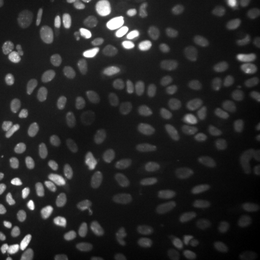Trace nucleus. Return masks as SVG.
Here are the masks:
<instances>
[{"instance_id": "obj_1", "label": "nucleus", "mask_w": 260, "mask_h": 260, "mask_svg": "<svg viewBox=\"0 0 260 260\" xmlns=\"http://www.w3.org/2000/svg\"><path fill=\"white\" fill-rule=\"evenodd\" d=\"M67 29L60 21L48 19L38 27L35 44L39 52L45 57L56 55L65 44Z\"/></svg>"}, {"instance_id": "obj_2", "label": "nucleus", "mask_w": 260, "mask_h": 260, "mask_svg": "<svg viewBox=\"0 0 260 260\" xmlns=\"http://www.w3.org/2000/svg\"><path fill=\"white\" fill-rule=\"evenodd\" d=\"M191 18L196 28L205 33L218 30L223 23L222 10L215 0L197 2L191 12Z\"/></svg>"}, {"instance_id": "obj_3", "label": "nucleus", "mask_w": 260, "mask_h": 260, "mask_svg": "<svg viewBox=\"0 0 260 260\" xmlns=\"http://www.w3.org/2000/svg\"><path fill=\"white\" fill-rule=\"evenodd\" d=\"M80 73L85 82L93 88H102L107 81V65L95 51L85 52L80 59Z\"/></svg>"}, {"instance_id": "obj_4", "label": "nucleus", "mask_w": 260, "mask_h": 260, "mask_svg": "<svg viewBox=\"0 0 260 260\" xmlns=\"http://www.w3.org/2000/svg\"><path fill=\"white\" fill-rule=\"evenodd\" d=\"M161 237L163 245L168 250L181 251L190 240L191 229L189 224L183 221L172 222L164 226Z\"/></svg>"}, {"instance_id": "obj_5", "label": "nucleus", "mask_w": 260, "mask_h": 260, "mask_svg": "<svg viewBox=\"0 0 260 260\" xmlns=\"http://www.w3.org/2000/svg\"><path fill=\"white\" fill-rule=\"evenodd\" d=\"M248 47V36L246 33H235L225 36L213 47L214 55L221 60H230L242 53Z\"/></svg>"}, {"instance_id": "obj_6", "label": "nucleus", "mask_w": 260, "mask_h": 260, "mask_svg": "<svg viewBox=\"0 0 260 260\" xmlns=\"http://www.w3.org/2000/svg\"><path fill=\"white\" fill-rule=\"evenodd\" d=\"M173 191L178 202L186 207H196L201 203V196L198 189L187 181L174 182Z\"/></svg>"}, {"instance_id": "obj_7", "label": "nucleus", "mask_w": 260, "mask_h": 260, "mask_svg": "<svg viewBox=\"0 0 260 260\" xmlns=\"http://www.w3.org/2000/svg\"><path fill=\"white\" fill-rule=\"evenodd\" d=\"M168 49L179 56H186L191 54L196 47V41L194 37L186 31H180L176 33L167 43Z\"/></svg>"}, {"instance_id": "obj_8", "label": "nucleus", "mask_w": 260, "mask_h": 260, "mask_svg": "<svg viewBox=\"0 0 260 260\" xmlns=\"http://www.w3.org/2000/svg\"><path fill=\"white\" fill-rule=\"evenodd\" d=\"M111 145L106 140H96L92 142L84 150L83 161L85 164L93 166L103 162L109 155Z\"/></svg>"}, {"instance_id": "obj_9", "label": "nucleus", "mask_w": 260, "mask_h": 260, "mask_svg": "<svg viewBox=\"0 0 260 260\" xmlns=\"http://www.w3.org/2000/svg\"><path fill=\"white\" fill-rule=\"evenodd\" d=\"M235 103V99L231 93L223 90H215L206 99L205 106L210 111L225 113L233 109Z\"/></svg>"}, {"instance_id": "obj_10", "label": "nucleus", "mask_w": 260, "mask_h": 260, "mask_svg": "<svg viewBox=\"0 0 260 260\" xmlns=\"http://www.w3.org/2000/svg\"><path fill=\"white\" fill-rule=\"evenodd\" d=\"M132 242L136 252L140 255L149 254L152 248L149 229L144 223H137L132 231Z\"/></svg>"}, {"instance_id": "obj_11", "label": "nucleus", "mask_w": 260, "mask_h": 260, "mask_svg": "<svg viewBox=\"0 0 260 260\" xmlns=\"http://www.w3.org/2000/svg\"><path fill=\"white\" fill-rule=\"evenodd\" d=\"M28 96L27 87L19 81L10 84L4 93L6 106L11 109H17L25 103Z\"/></svg>"}, {"instance_id": "obj_12", "label": "nucleus", "mask_w": 260, "mask_h": 260, "mask_svg": "<svg viewBox=\"0 0 260 260\" xmlns=\"http://www.w3.org/2000/svg\"><path fill=\"white\" fill-rule=\"evenodd\" d=\"M241 140L233 132H222L215 134L206 141V147L214 151H224L233 149L240 144Z\"/></svg>"}, {"instance_id": "obj_13", "label": "nucleus", "mask_w": 260, "mask_h": 260, "mask_svg": "<svg viewBox=\"0 0 260 260\" xmlns=\"http://www.w3.org/2000/svg\"><path fill=\"white\" fill-rule=\"evenodd\" d=\"M155 132L161 146L165 149H173L176 143V129L172 120L162 118L155 124Z\"/></svg>"}, {"instance_id": "obj_14", "label": "nucleus", "mask_w": 260, "mask_h": 260, "mask_svg": "<svg viewBox=\"0 0 260 260\" xmlns=\"http://www.w3.org/2000/svg\"><path fill=\"white\" fill-rule=\"evenodd\" d=\"M95 181L90 174H83L78 177L75 184V195L81 204H87L93 200Z\"/></svg>"}, {"instance_id": "obj_15", "label": "nucleus", "mask_w": 260, "mask_h": 260, "mask_svg": "<svg viewBox=\"0 0 260 260\" xmlns=\"http://www.w3.org/2000/svg\"><path fill=\"white\" fill-rule=\"evenodd\" d=\"M75 170V161L72 158H63L56 164L53 174V184L56 189L61 190L65 186Z\"/></svg>"}, {"instance_id": "obj_16", "label": "nucleus", "mask_w": 260, "mask_h": 260, "mask_svg": "<svg viewBox=\"0 0 260 260\" xmlns=\"http://www.w3.org/2000/svg\"><path fill=\"white\" fill-rule=\"evenodd\" d=\"M126 144L130 151L137 157H148L151 152V145L148 138L140 132H131Z\"/></svg>"}, {"instance_id": "obj_17", "label": "nucleus", "mask_w": 260, "mask_h": 260, "mask_svg": "<svg viewBox=\"0 0 260 260\" xmlns=\"http://www.w3.org/2000/svg\"><path fill=\"white\" fill-rule=\"evenodd\" d=\"M239 223L247 231L257 229L260 225L259 204L244 205L239 214Z\"/></svg>"}, {"instance_id": "obj_18", "label": "nucleus", "mask_w": 260, "mask_h": 260, "mask_svg": "<svg viewBox=\"0 0 260 260\" xmlns=\"http://www.w3.org/2000/svg\"><path fill=\"white\" fill-rule=\"evenodd\" d=\"M217 200L223 212L233 214L238 208V198L232 187L222 185L217 191Z\"/></svg>"}, {"instance_id": "obj_19", "label": "nucleus", "mask_w": 260, "mask_h": 260, "mask_svg": "<svg viewBox=\"0 0 260 260\" xmlns=\"http://www.w3.org/2000/svg\"><path fill=\"white\" fill-rule=\"evenodd\" d=\"M21 219L29 226L34 225L42 214V204L35 197L27 198L21 205Z\"/></svg>"}, {"instance_id": "obj_20", "label": "nucleus", "mask_w": 260, "mask_h": 260, "mask_svg": "<svg viewBox=\"0 0 260 260\" xmlns=\"http://www.w3.org/2000/svg\"><path fill=\"white\" fill-rule=\"evenodd\" d=\"M199 103V96L196 94H190L182 99H178L174 102L168 103L166 111L174 116H184L189 114Z\"/></svg>"}, {"instance_id": "obj_21", "label": "nucleus", "mask_w": 260, "mask_h": 260, "mask_svg": "<svg viewBox=\"0 0 260 260\" xmlns=\"http://www.w3.org/2000/svg\"><path fill=\"white\" fill-rule=\"evenodd\" d=\"M143 35L139 28L129 26L125 30V46L131 57L137 58L143 51Z\"/></svg>"}, {"instance_id": "obj_22", "label": "nucleus", "mask_w": 260, "mask_h": 260, "mask_svg": "<svg viewBox=\"0 0 260 260\" xmlns=\"http://www.w3.org/2000/svg\"><path fill=\"white\" fill-rule=\"evenodd\" d=\"M17 117L22 123L28 126H36L42 121L41 112L32 103H24L18 108Z\"/></svg>"}, {"instance_id": "obj_23", "label": "nucleus", "mask_w": 260, "mask_h": 260, "mask_svg": "<svg viewBox=\"0 0 260 260\" xmlns=\"http://www.w3.org/2000/svg\"><path fill=\"white\" fill-rule=\"evenodd\" d=\"M101 121L103 127L111 133H118L123 125V116L117 108H109L103 112Z\"/></svg>"}, {"instance_id": "obj_24", "label": "nucleus", "mask_w": 260, "mask_h": 260, "mask_svg": "<svg viewBox=\"0 0 260 260\" xmlns=\"http://www.w3.org/2000/svg\"><path fill=\"white\" fill-rule=\"evenodd\" d=\"M172 205L168 197L162 193L154 194L151 199V215L154 219H164L171 212Z\"/></svg>"}, {"instance_id": "obj_25", "label": "nucleus", "mask_w": 260, "mask_h": 260, "mask_svg": "<svg viewBox=\"0 0 260 260\" xmlns=\"http://www.w3.org/2000/svg\"><path fill=\"white\" fill-rule=\"evenodd\" d=\"M225 173L234 179H245L250 175V168L243 158H233L225 165Z\"/></svg>"}, {"instance_id": "obj_26", "label": "nucleus", "mask_w": 260, "mask_h": 260, "mask_svg": "<svg viewBox=\"0 0 260 260\" xmlns=\"http://www.w3.org/2000/svg\"><path fill=\"white\" fill-rule=\"evenodd\" d=\"M133 202V196L128 192H122L118 196L114 205V211L117 218L121 220L126 219L129 216Z\"/></svg>"}, {"instance_id": "obj_27", "label": "nucleus", "mask_w": 260, "mask_h": 260, "mask_svg": "<svg viewBox=\"0 0 260 260\" xmlns=\"http://www.w3.org/2000/svg\"><path fill=\"white\" fill-rule=\"evenodd\" d=\"M159 66L160 70L171 77H179L183 74V67L181 63L172 57L161 56L159 58Z\"/></svg>"}, {"instance_id": "obj_28", "label": "nucleus", "mask_w": 260, "mask_h": 260, "mask_svg": "<svg viewBox=\"0 0 260 260\" xmlns=\"http://www.w3.org/2000/svg\"><path fill=\"white\" fill-rule=\"evenodd\" d=\"M256 60H257V57L254 53L252 52L245 53L240 56L236 61H234L231 70L233 75H243L252 68V66L255 64Z\"/></svg>"}, {"instance_id": "obj_29", "label": "nucleus", "mask_w": 260, "mask_h": 260, "mask_svg": "<svg viewBox=\"0 0 260 260\" xmlns=\"http://www.w3.org/2000/svg\"><path fill=\"white\" fill-rule=\"evenodd\" d=\"M11 165L16 171H24L29 164L27 151L21 147H18L12 150L10 155Z\"/></svg>"}, {"instance_id": "obj_30", "label": "nucleus", "mask_w": 260, "mask_h": 260, "mask_svg": "<svg viewBox=\"0 0 260 260\" xmlns=\"http://www.w3.org/2000/svg\"><path fill=\"white\" fill-rule=\"evenodd\" d=\"M147 11L149 16L153 19H168L171 16V11L159 0H151V2L147 6Z\"/></svg>"}, {"instance_id": "obj_31", "label": "nucleus", "mask_w": 260, "mask_h": 260, "mask_svg": "<svg viewBox=\"0 0 260 260\" xmlns=\"http://www.w3.org/2000/svg\"><path fill=\"white\" fill-rule=\"evenodd\" d=\"M85 27H86V19H85V17L81 16L77 19V21L75 23V36H74L73 44H72L73 51H75V52H77L82 45Z\"/></svg>"}, {"instance_id": "obj_32", "label": "nucleus", "mask_w": 260, "mask_h": 260, "mask_svg": "<svg viewBox=\"0 0 260 260\" xmlns=\"http://www.w3.org/2000/svg\"><path fill=\"white\" fill-rule=\"evenodd\" d=\"M25 251V245L23 243L10 242L5 247L4 256L6 260H18Z\"/></svg>"}, {"instance_id": "obj_33", "label": "nucleus", "mask_w": 260, "mask_h": 260, "mask_svg": "<svg viewBox=\"0 0 260 260\" xmlns=\"http://www.w3.org/2000/svg\"><path fill=\"white\" fill-rule=\"evenodd\" d=\"M208 83V79L204 75H195L187 79L183 83V88L187 92L201 91Z\"/></svg>"}, {"instance_id": "obj_34", "label": "nucleus", "mask_w": 260, "mask_h": 260, "mask_svg": "<svg viewBox=\"0 0 260 260\" xmlns=\"http://www.w3.org/2000/svg\"><path fill=\"white\" fill-rule=\"evenodd\" d=\"M109 53L110 55L119 56L121 53V37L120 32L118 31H114L112 32L110 37H109Z\"/></svg>"}, {"instance_id": "obj_35", "label": "nucleus", "mask_w": 260, "mask_h": 260, "mask_svg": "<svg viewBox=\"0 0 260 260\" xmlns=\"http://www.w3.org/2000/svg\"><path fill=\"white\" fill-rule=\"evenodd\" d=\"M56 233V222L52 218H46L38 228L40 236H52Z\"/></svg>"}, {"instance_id": "obj_36", "label": "nucleus", "mask_w": 260, "mask_h": 260, "mask_svg": "<svg viewBox=\"0 0 260 260\" xmlns=\"http://www.w3.org/2000/svg\"><path fill=\"white\" fill-rule=\"evenodd\" d=\"M56 260H78V253L73 245H67L60 251Z\"/></svg>"}, {"instance_id": "obj_37", "label": "nucleus", "mask_w": 260, "mask_h": 260, "mask_svg": "<svg viewBox=\"0 0 260 260\" xmlns=\"http://www.w3.org/2000/svg\"><path fill=\"white\" fill-rule=\"evenodd\" d=\"M251 10H253V7H251V5L242 4L235 8L233 12V17L235 20H239V19L244 20L249 15H251Z\"/></svg>"}, {"instance_id": "obj_38", "label": "nucleus", "mask_w": 260, "mask_h": 260, "mask_svg": "<svg viewBox=\"0 0 260 260\" xmlns=\"http://www.w3.org/2000/svg\"><path fill=\"white\" fill-rule=\"evenodd\" d=\"M244 91L250 98L260 99V82L251 81L245 84Z\"/></svg>"}, {"instance_id": "obj_39", "label": "nucleus", "mask_w": 260, "mask_h": 260, "mask_svg": "<svg viewBox=\"0 0 260 260\" xmlns=\"http://www.w3.org/2000/svg\"><path fill=\"white\" fill-rule=\"evenodd\" d=\"M40 256V251L36 248L24 251L18 260H37Z\"/></svg>"}, {"instance_id": "obj_40", "label": "nucleus", "mask_w": 260, "mask_h": 260, "mask_svg": "<svg viewBox=\"0 0 260 260\" xmlns=\"http://www.w3.org/2000/svg\"><path fill=\"white\" fill-rule=\"evenodd\" d=\"M253 169V182L260 188V160L256 159L252 165Z\"/></svg>"}, {"instance_id": "obj_41", "label": "nucleus", "mask_w": 260, "mask_h": 260, "mask_svg": "<svg viewBox=\"0 0 260 260\" xmlns=\"http://www.w3.org/2000/svg\"><path fill=\"white\" fill-rule=\"evenodd\" d=\"M159 71H160V66H159V64H156V63L149 64V72L150 75H151V77H152L153 81H158L159 80V78H160Z\"/></svg>"}, {"instance_id": "obj_42", "label": "nucleus", "mask_w": 260, "mask_h": 260, "mask_svg": "<svg viewBox=\"0 0 260 260\" xmlns=\"http://www.w3.org/2000/svg\"><path fill=\"white\" fill-rule=\"evenodd\" d=\"M109 64H110V69L113 73H117L119 68H120V62L117 56L110 55L109 57Z\"/></svg>"}, {"instance_id": "obj_43", "label": "nucleus", "mask_w": 260, "mask_h": 260, "mask_svg": "<svg viewBox=\"0 0 260 260\" xmlns=\"http://www.w3.org/2000/svg\"><path fill=\"white\" fill-rule=\"evenodd\" d=\"M36 107L38 108V110L40 112H46L47 109V103H46L45 100H39V101H35Z\"/></svg>"}, {"instance_id": "obj_44", "label": "nucleus", "mask_w": 260, "mask_h": 260, "mask_svg": "<svg viewBox=\"0 0 260 260\" xmlns=\"http://www.w3.org/2000/svg\"><path fill=\"white\" fill-rule=\"evenodd\" d=\"M32 98L34 101H39V100H45L44 93L40 89H35L32 93Z\"/></svg>"}, {"instance_id": "obj_45", "label": "nucleus", "mask_w": 260, "mask_h": 260, "mask_svg": "<svg viewBox=\"0 0 260 260\" xmlns=\"http://www.w3.org/2000/svg\"><path fill=\"white\" fill-rule=\"evenodd\" d=\"M150 2H151V0H133V3L139 7L148 6Z\"/></svg>"}, {"instance_id": "obj_46", "label": "nucleus", "mask_w": 260, "mask_h": 260, "mask_svg": "<svg viewBox=\"0 0 260 260\" xmlns=\"http://www.w3.org/2000/svg\"><path fill=\"white\" fill-rule=\"evenodd\" d=\"M8 8L7 0H0V15H3Z\"/></svg>"}, {"instance_id": "obj_47", "label": "nucleus", "mask_w": 260, "mask_h": 260, "mask_svg": "<svg viewBox=\"0 0 260 260\" xmlns=\"http://www.w3.org/2000/svg\"><path fill=\"white\" fill-rule=\"evenodd\" d=\"M163 1H165L166 3L170 4V5H178V4L181 3L183 0H163Z\"/></svg>"}, {"instance_id": "obj_48", "label": "nucleus", "mask_w": 260, "mask_h": 260, "mask_svg": "<svg viewBox=\"0 0 260 260\" xmlns=\"http://www.w3.org/2000/svg\"><path fill=\"white\" fill-rule=\"evenodd\" d=\"M253 29H254L256 32L260 33V19H256V20L254 21V23H253Z\"/></svg>"}, {"instance_id": "obj_49", "label": "nucleus", "mask_w": 260, "mask_h": 260, "mask_svg": "<svg viewBox=\"0 0 260 260\" xmlns=\"http://www.w3.org/2000/svg\"><path fill=\"white\" fill-rule=\"evenodd\" d=\"M253 76H254L255 78L260 79V65L253 71Z\"/></svg>"}, {"instance_id": "obj_50", "label": "nucleus", "mask_w": 260, "mask_h": 260, "mask_svg": "<svg viewBox=\"0 0 260 260\" xmlns=\"http://www.w3.org/2000/svg\"><path fill=\"white\" fill-rule=\"evenodd\" d=\"M108 1L109 0H102V3H103V5H106L108 3Z\"/></svg>"}, {"instance_id": "obj_51", "label": "nucleus", "mask_w": 260, "mask_h": 260, "mask_svg": "<svg viewBox=\"0 0 260 260\" xmlns=\"http://www.w3.org/2000/svg\"><path fill=\"white\" fill-rule=\"evenodd\" d=\"M197 260H210V259H208V258H206V257H203V258H199V259H197Z\"/></svg>"}]
</instances>
